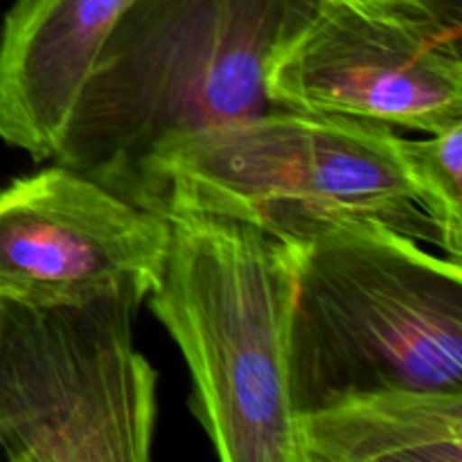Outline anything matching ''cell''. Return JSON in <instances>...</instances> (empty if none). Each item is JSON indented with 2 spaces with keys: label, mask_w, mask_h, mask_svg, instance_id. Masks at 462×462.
<instances>
[{
  "label": "cell",
  "mask_w": 462,
  "mask_h": 462,
  "mask_svg": "<svg viewBox=\"0 0 462 462\" xmlns=\"http://www.w3.org/2000/svg\"><path fill=\"white\" fill-rule=\"evenodd\" d=\"M131 0H16L0 27V140L54 158L81 90Z\"/></svg>",
  "instance_id": "cell-8"
},
{
  "label": "cell",
  "mask_w": 462,
  "mask_h": 462,
  "mask_svg": "<svg viewBox=\"0 0 462 462\" xmlns=\"http://www.w3.org/2000/svg\"><path fill=\"white\" fill-rule=\"evenodd\" d=\"M165 260L144 300L179 346L189 411L226 462H300L289 400L296 246L215 212H170Z\"/></svg>",
  "instance_id": "cell-3"
},
{
  "label": "cell",
  "mask_w": 462,
  "mask_h": 462,
  "mask_svg": "<svg viewBox=\"0 0 462 462\" xmlns=\"http://www.w3.org/2000/svg\"><path fill=\"white\" fill-rule=\"evenodd\" d=\"M296 427L300 462H462V391L365 393Z\"/></svg>",
  "instance_id": "cell-9"
},
{
  "label": "cell",
  "mask_w": 462,
  "mask_h": 462,
  "mask_svg": "<svg viewBox=\"0 0 462 462\" xmlns=\"http://www.w3.org/2000/svg\"><path fill=\"white\" fill-rule=\"evenodd\" d=\"M170 224L54 162L0 189V298L81 302L126 284L152 291Z\"/></svg>",
  "instance_id": "cell-7"
},
{
  "label": "cell",
  "mask_w": 462,
  "mask_h": 462,
  "mask_svg": "<svg viewBox=\"0 0 462 462\" xmlns=\"http://www.w3.org/2000/svg\"><path fill=\"white\" fill-rule=\"evenodd\" d=\"M293 246L296 418L391 388L462 391V262L373 221L328 226Z\"/></svg>",
  "instance_id": "cell-4"
},
{
  "label": "cell",
  "mask_w": 462,
  "mask_h": 462,
  "mask_svg": "<svg viewBox=\"0 0 462 462\" xmlns=\"http://www.w3.org/2000/svg\"><path fill=\"white\" fill-rule=\"evenodd\" d=\"M275 106L440 134L462 125V0H316L269 72Z\"/></svg>",
  "instance_id": "cell-6"
},
{
  "label": "cell",
  "mask_w": 462,
  "mask_h": 462,
  "mask_svg": "<svg viewBox=\"0 0 462 462\" xmlns=\"http://www.w3.org/2000/svg\"><path fill=\"white\" fill-rule=\"evenodd\" d=\"M147 287L63 305L0 298V456L9 462H144L158 373L135 350Z\"/></svg>",
  "instance_id": "cell-5"
},
{
  "label": "cell",
  "mask_w": 462,
  "mask_h": 462,
  "mask_svg": "<svg viewBox=\"0 0 462 462\" xmlns=\"http://www.w3.org/2000/svg\"><path fill=\"white\" fill-rule=\"evenodd\" d=\"M397 149L424 208L445 230L454 257L462 260V125L427 140L397 135Z\"/></svg>",
  "instance_id": "cell-10"
},
{
  "label": "cell",
  "mask_w": 462,
  "mask_h": 462,
  "mask_svg": "<svg viewBox=\"0 0 462 462\" xmlns=\"http://www.w3.org/2000/svg\"><path fill=\"white\" fill-rule=\"evenodd\" d=\"M125 199L162 217H237L293 244L334 224L373 221L458 260L406 174L393 126L346 116L275 108L167 140Z\"/></svg>",
  "instance_id": "cell-2"
},
{
  "label": "cell",
  "mask_w": 462,
  "mask_h": 462,
  "mask_svg": "<svg viewBox=\"0 0 462 462\" xmlns=\"http://www.w3.org/2000/svg\"><path fill=\"white\" fill-rule=\"evenodd\" d=\"M316 0H131L52 161L125 197L162 143L275 111L269 72Z\"/></svg>",
  "instance_id": "cell-1"
}]
</instances>
